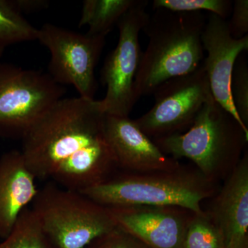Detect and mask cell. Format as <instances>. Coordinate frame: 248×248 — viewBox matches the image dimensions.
<instances>
[{
	"label": "cell",
	"instance_id": "cell-8",
	"mask_svg": "<svg viewBox=\"0 0 248 248\" xmlns=\"http://www.w3.org/2000/svg\"><path fill=\"white\" fill-rule=\"evenodd\" d=\"M153 94L151 110L135 120L153 140L185 133L204 104L213 98L203 63L192 73L163 83Z\"/></svg>",
	"mask_w": 248,
	"mask_h": 248
},
{
	"label": "cell",
	"instance_id": "cell-15",
	"mask_svg": "<svg viewBox=\"0 0 248 248\" xmlns=\"http://www.w3.org/2000/svg\"><path fill=\"white\" fill-rule=\"evenodd\" d=\"M135 0H85L79 27H89L86 33L106 37Z\"/></svg>",
	"mask_w": 248,
	"mask_h": 248
},
{
	"label": "cell",
	"instance_id": "cell-17",
	"mask_svg": "<svg viewBox=\"0 0 248 248\" xmlns=\"http://www.w3.org/2000/svg\"><path fill=\"white\" fill-rule=\"evenodd\" d=\"M38 29L24 18L14 0H0V45L37 40Z\"/></svg>",
	"mask_w": 248,
	"mask_h": 248
},
{
	"label": "cell",
	"instance_id": "cell-22",
	"mask_svg": "<svg viewBox=\"0 0 248 248\" xmlns=\"http://www.w3.org/2000/svg\"><path fill=\"white\" fill-rule=\"evenodd\" d=\"M231 15V20L227 22L232 37L240 39L248 35V0H235Z\"/></svg>",
	"mask_w": 248,
	"mask_h": 248
},
{
	"label": "cell",
	"instance_id": "cell-3",
	"mask_svg": "<svg viewBox=\"0 0 248 248\" xmlns=\"http://www.w3.org/2000/svg\"><path fill=\"white\" fill-rule=\"evenodd\" d=\"M173 159H190L211 182H224L239 165L248 130L213 99L204 104L190 128L182 134L153 140Z\"/></svg>",
	"mask_w": 248,
	"mask_h": 248
},
{
	"label": "cell",
	"instance_id": "cell-14",
	"mask_svg": "<svg viewBox=\"0 0 248 248\" xmlns=\"http://www.w3.org/2000/svg\"><path fill=\"white\" fill-rule=\"evenodd\" d=\"M35 176L21 151H11L0 157V237L12 231L21 213L38 192Z\"/></svg>",
	"mask_w": 248,
	"mask_h": 248
},
{
	"label": "cell",
	"instance_id": "cell-24",
	"mask_svg": "<svg viewBox=\"0 0 248 248\" xmlns=\"http://www.w3.org/2000/svg\"><path fill=\"white\" fill-rule=\"evenodd\" d=\"M5 48H6V47L0 45V58H1V55H2L3 53H4Z\"/></svg>",
	"mask_w": 248,
	"mask_h": 248
},
{
	"label": "cell",
	"instance_id": "cell-5",
	"mask_svg": "<svg viewBox=\"0 0 248 248\" xmlns=\"http://www.w3.org/2000/svg\"><path fill=\"white\" fill-rule=\"evenodd\" d=\"M31 209L56 248H86L117 227L107 207L57 184L38 190Z\"/></svg>",
	"mask_w": 248,
	"mask_h": 248
},
{
	"label": "cell",
	"instance_id": "cell-7",
	"mask_svg": "<svg viewBox=\"0 0 248 248\" xmlns=\"http://www.w3.org/2000/svg\"><path fill=\"white\" fill-rule=\"evenodd\" d=\"M148 4L146 0H135L117 24L118 42L108 55L101 73L107 87L105 97L100 100L106 115L129 117L138 102L135 79L142 55L139 36L149 17Z\"/></svg>",
	"mask_w": 248,
	"mask_h": 248
},
{
	"label": "cell",
	"instance_id": "cell-4",
	"mask_svg": "<svg viewBox=\"0 0 248 248\" xmlns=\"http://www.w3.org/2000/svg\"><path fill=\"white\" fill-rule=\"evenodd\" d=\"M218 184L206 179L195 166L170 171L115 174L100 184L81 191L107 208L127 205L176 206L202 213V203L213 198Z\"/></svg>",
	"mask_w": 248,
	"mask_h": 248
},
{
	"label": "cell",
	"instance_id": "cell-20",
	"mask_svg": "<svg viewBox=\"0 0 248 248\" xmlns=\"http://www.w3.org/2000/svg\"><path fill=\"white\" fill-rule=\"evenodd\" d=\"M244 53L235 63L231 81V94L240 120L248 128V68Z\"/></svg>",
	"mask_w": 248,
	"mask_h": 248
},
{
	"label": "cell",
	"instance_id": "cell-23",
	"mask_svg": "<svg viewBox=\"0 0 248 248\" xmlns=\"http://www.w3.org/2000/svg\"><path fill=\"white\" fill-rule=\"evenodd\" d=\"M18 10L23 14L24 12H31L46 8L48 2L42 0H14Z\"/></svg>",
	"mask_w": 248,
	"mask_h": 248
},
{
	"label": "cell",
	"instance_id": "cell-1",
	"mask_svg": "<svg viewBox=\"0 0 248 248\" xmlns=\"http://www.w3.org/2000/svg\"><path fill=\"white\" fill-rule=\"evenodd\" d=\"M100 100L63 98L22 136L21 153L41 180L81 191L118 169L106 136Z\"/></svg>",
	"mask_w": 248,
	"mask_h": 248
},
{
	"label": "cell",
	"instance_id": "cell-11",
	"mask_svg": "<svg viewBox=\"0 0 248 248\" xmlns=\"http://www.w3.org/2000/svg\"><path fill=\"white\" fill-rule=\"evenodd\" d=\"M228 21L210 14L202 32V41L207 58L203 63L214 99L231 112L246 130L235 110L231 94V81L236 60L248 50V35L232 37Z\"/></svg>",
	"mask_w": 248,
	"mask_h": 248
},
{
	"label": "cell",
	"instance_id": "cell-18",
	"mask_svg": "<svg viewBox=\"0 0 248 248\" xmlns=\"http://www.w3.org/2000/svg\"><path fill=\"white\" fill-rule=\"evenodd\" d=\"M183 248H226L221 232L205 210L192 215L186 229Z\"/></svg>",
	"mask_w": 248,
	"mask_h": 248
},
{
	"label": "cell",
	"instance_id": "cell-21",
	"mask_svg": "<svg viewBox=\"0 0 248 248\" xmlns=\"http://www.w3.org/2000/svg\"><path fill=\"white\" fill-rule=\"evenodd\" d=\"M86 248H151L119 227L94 240Z\"/></svg>",
	"mask_w": 248,
	"mask_h": 248
},
{
	"label": "cell",
	"instance_id": "cell-12",
	"mask_svg": "<svg viewBox=\"0 0 248 248\" xmlns=\"http://www.w3.org/2000/svg\"><path fill=\"white\" fill-rule=\"evenodd\" d=\"M104 128L117 167L124 172L170 171L182 166L178 160L165 155L129 117L106 115Z\"/></svg>",
	"mask_w": 248,
	"mask_h": 248
},
{
	"label": "cell",
	"instance_id": "cell-19",
	"mask_svg": "<svg viewBox=\"0 0 248 248\" xmlns=\"http://www.w3.org/2000/svg\"><path fill=\"white\" fill-rule=\"evenodd\" d=\"M153 9H162L173 12H202L227 19L231 16L233 2L230 0H155Z\"/></svg>",
	"mask_w": 248,
	"mask_h": 248
},
{
	"label": "cell",
	"instance_id": "cell-9",
	"mask_svg": "<svg viewBox=\"0 0 248 248\" xmlns=\"http://www.w3.org/2000/svg\"><path fill=\"white\" fill-rule=\"evenodd\" d=\"M105 38L45 24L38 29L37 40L50 52L48 73L54 81L74 86L80 97L94 99L97 90L94 71Z\"/></svg>",
	"mask_w": 248,
	"mask_h": 248
},
{
	"label": "cell",
	"instance_id": "cell-10",
	"mask_svg": "<svg viewBox=\"0 0 248 248\" xmlns=\"http://www.w3.org/2000/svg\"><path fill=\"white\" fill-rule=\"evenodd\" d=\"M108 208L117 227L151 248H183L192 213L176 206L127 205Z\"/></svg>",
	"mask_w": 248,
	"mask_h": 248
},
{
	"label": "cell",
	"instance_id": "cell-16",
	"mask_svg": "<svg viewBox=\"0 0 248 248\" xmlns=\"http://www.w3.org/2000/svg\"><path fill=\"white\" fill-rule=\"evenodd\" d=\"M0 248H56L46 234L40 220L31 208L21 213Z\"/></svg>",
	"mask_w": 248,
	"mask_h": 248
},
{
	"label": "cell",
	"instance_id": "cell-13",
	"mask_svg": "<svg viewBox=\"0 0 248 248\" xmlns=\"http://www.w3.org/2000/svg\"><path fill=\"white\" fill-rule=\"evenodd\" d=\"M214 196L207 214L221 232L226 248L248 245V154Z\"/></svg>",
	"mask_w": 248,
	"mask_h": 248
},
{
	"label": "cell",
	"instance_id": "cell-2",
	"mask_svg": "<svg viewBox=\"0 0 248 248\" xmlns=\"http://www.w3.org/2000/svg\"><path fill=\"white\" fill-rule=\"evenodd\" d=\"M155 11L143 29L149 42L135 79L138 99L170 79L195 71L204 58L202 36L207 18L203 12Z\"/></svg>",
	"mask_w": 248,
	"mask_h": 248
},
{
	"label": "cell",
	"instance_id": "cell-6",
	"mask_svg": "<svg viewBox=\"0 0 248 248\" xmlns=\"http://www.w3.org/2000/svg\"><path fill=\"white\" fill-rule=\"evenodd\" d=\"M65 93L48 73L0 63V135L22 138Z\"/></svg>",
	"mask_w": 248,
	"mask_h": 248
},
{
	"label": "cell",
	"instance_id": "cell-25",
	"mask_svg": "<svg viewBox=\"0 0 248 248\" xmlns=\"http://www.w3.org/2000/svg\"><path fill=\"white\" fill-rule=\"evenodd\" d=\"M236 248H248V245H245V246H241V247H238Z\"/></svg>",
	"mask_w": 248,
	"mask_h": 248
}]
</instances>
